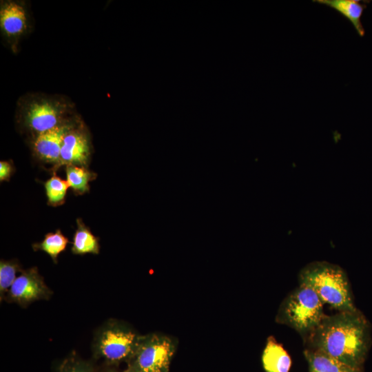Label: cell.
Segmentation results:
<instances>
[{
	"label": "cell",
	"mask_w": 372,
	"mask_h": 372,
	"mask_svg": "<svg viewBox=\"0 0 372 372\" xmlns=\"http://www.w3.org/2000/svg\"><path fill=\"white\" fill-rule=\"evenodd\" d=\"M305 338L306 349L319 351L346 364L362 368L370 344L369 325L358 309L323 317Z\"/></svg>",
	"instance_id": "cell-1"
},
{
	"label": "cell",
	"mask_w": 372,
	"mask_h": 372,
	"mask_svg": "<svg viewBox=\"0 0 372 372\" xmlns=\"http://www.w3.org/2000/svg\"><path fill=\"white\" fill-rule=\"evenodd\" d=\"M79 114L68 96L41 92H29L17 103L15 122L19 130L30 138L68 123Z\"/></svg>",
	"instance_id": "cell-2"
},
{
	"label": "cell",
	"mask_w": 372,
	"mask_h": 372,
	"mask_svg": "<svg viewBox=\"0 0 372 372\" xmlns=\"http://www.w3.org/2000/svg\"><path fill=\"white\" fill-rule=\"evenodd\" d=\"M300 285L312 289L322 302L339 311L357 309L353 304L347 276L338 265L327 261H314L299 273Z\"/></svg>",
	"instance_id": "cell-3"
},
{
	"label": "cell",
	"mask_w": 372,
	"mask_h": 372,
	"mask_svg": "<svg viewBox=\"0 0 372 372\" xmlns=\"http://www.w3.org/2000/svg\"><path fill=\"white\" fill-rule=\"evenodd\" d=\"M324 316L323 302L317 293L310 287L300 285L285 298L276 319L306 337Z\"/></svg>",
	"instance_id": "cell-4"
},
{
	"label": "cell",
	"mask_w": 372,
	"mask_h": 372,
	"mask_svg": "<svg viewBox=\"0 0 372 372\" xmlns=\"http://www.w3.org/2000/svg\"><path fill=\"white\" fill-rule=\"evenodd\" d=\"M92 148L90 132L81 118L65 134L59 162L54 172L63 165H76L88 168Z\"/></svg>",
	"instance_id": "cell-5"
},
{
	"label": "cell",
	"mask_w": 372,
	"mask_h": 372,
	"mask_svg": "<svg viewBox=\"0 0 372 372\" xmlns=\"http://www.w3.org/2000/svg\"><path fill=\"white\" fill-rule=\"evenodd\" d=\"M30 28V15L24 2L14 0L1 1L0 30L13 52H17L19 43Z\"/></svg>",
	"instance_id": "cell-6"
},
{
	"label": "cell",
	"mask_w": 372,
	"mask_h": 372,
	"mask_svg": "<svg viewBox=\"0 0 372 372\" xmlns=\"http://www.w3.org/2000/svg\"><path fill=\"white\" fill-rule=\"evenodd\" d=\"M81 118L79 115L68 123L30 138L33 157L41 163L52 165L50 170L54 172L59 162L64 136Z\"/></svg>",
	"instance_id": "cell-7"
},
{
	"label": "cell",
	"mask_w": 372,
	"mask_h": 372,
	"mask_svg": "<svg viewBox=\"0 0 372 372\" xmlns=\"http://www.w3.org/2000/svg\"><path fill=\"white\" fill-rule=\"evenodd\" d=\"M174 353L171 342L155 338L140 346L135 351L132 363L143 372H169Z\"/></svg>",
	"instance_id": "cell-8"
},
{
	"label": "cell",
	"mask_w": 372,
	"mask_h": 372,
	"mask_svg": "<svg viewBox=\"0 0 372 372\" xmlns=\"http://www.w3.org/2000/svg\"><path fill=\"white\" fill-rule=\"evenodd\" d=\"M134 336L129 331L109 330L99 343L101 355L109 362L116 363L134 355Z\"/></svg>",
	"instance_id": "cell-9"
},
{
	"label": "cell",
	"mask_w": 372,
	"mask_h": 372,
	"mask_svg": "<svg viewBox=\"0 0 372 372\" xmlns=\"http://www.w3.org/2000/svg\"><path fill=\"white\" fill-rule=\"evenodd\" d=\"M50 293L37 267L22 271L10 289V296L19 303L46 298Z\"/></svg>",
	"instance_id": "cell-10"
},
{
	"label": "cell",
	"mask_w": 372,
	"mask_h": 372,
	"mask_svg": "<svg viewBox=\"0 0 372 372\" xmlns=\"http://www.w3.org/2000/svg\"><path fill=\"white\" fill-rule=\"evenodd\" d=\"M265 372H289L291 360L281 344L269 338L262 356Z\"/></svg>",
	"instance_id": "cell-11"
},
{
	"label": "cell",
	"mask_w": 372,
	"mask_h": 372,
	"mask_svg": "<svg viewBox=\"0 0 372 372\" xmlns=\"http://www.w3.org/2000/svg\"><path fill=\"white\" fill-rule=\"evenodd\" d=\"M304 354L309 372H363L362 368L353 367L319 351L305 349Z\"/></svg>",
	"instance_id": "cell-12"
},
{
	"label": "cell",
	"mask_w": 372,
	"mask_h": 372,
	"mask_svg": "<svg viewBox=\"0 0 372 372\" xmlns=\"http://www.w3.org/2000/svg\"><path fill=\"white\" fill-rule=\"evenodd\" d=\"M314 2L330 7L345 18L354 26L360 37L364 35V29L361 23V17L365 6L357 0H315Z\"/></svg>",
	"instance_id": "cell-13"
},
{
	"label": "cell",
	"mask_w": 372,
	"mask_h": 372,
	"mask_svg": "<svg viewBox=\"0 0 372 372\" xmlns=\"http://www.w3.org/2000/svg\"><path fill=\"white\" fill-rule=\"evenodd\" d=\"M76 229L72 251L74 254H94L99 252V244L96 238L90 229L84 224L82 219H76Z\"/></svg>",
	"instance_id": "cell-14"
},
{
	"label": "cell",
	"mask_w": 372,
	"mask_h": 372,
	"mask_svg": "<svg viewBox=\"0 0 372 372\" xmlns=\"http://www.w3.org/2000/svg\"><path fill=\"white\" fill-rule=\"evenodd\" d=\"M66 180L75 195H82L90 191V182L96 177V173L87 167L76 165L65 166Z\"/></svg>",
	"instance_id": "cell-15"
},
{
	"label": "cell",
	"mask_w": 372,
	"mask_h": 372,
	"mask_svg": "<svg viewBox=\"0 0 372 372\" xmlns=\"http://www.w3.org/2000/svg\"><path fill=\"white\" fill-rule=\"evenodd\" d=\"M68 242V239L59 229H56L54 233L45 234L43 240L41 242L34 244L32 247L34 251L42 250L45 251L56 262L58 256L65 250Z\"/></svg>",
	"instance_id": "cell-16"
},
{
	"label": "cell",
	"mask_w": 372,
	"mask_h": 372,
	"mask_svg": "<svg viewBox=\"0 0 372 372\" xmlns=\"http://www.w3.org/2000/svg\"><path fill=\"white\" fill-rule=\"evenodd\" d=\"M47 196V203L52 207H57L64 204L68 187L67 180H64L53 173L51 178L44 183Z\"/></svg>",
	"instance_id": "cell-17"
},
{
	"label": "cell",
	"mask_w": 372,
	"mask_h": 372,
	"mask_svg": "<svg viewBox=\"0 0 372 372\" xmlns=\"http://www.w3.org/2000/svg\"><path fill=\"white\" fill-rule=\"evenodd\" d=\"M20 270L19 264L14 260H1L0 262V291L4 293L10 288L16 280V273Z\"/></svg>",
	"instance_id": "cell-18"
},
{
	"label": "cell",
	"mask_w": 372,
	"mask_h": 372,
	"mask_svg": "<svg viewBox=\"0 0 372 372\" xmlns=\"http://www.w3.org/2000/svg\"><path fill=\"white\" fill-rule=\"evenodd\" d=\"M59 372H93V371L87 364L74 358H70L63 362Z\"/></svg>",
	"instance_id": "cell-19"
},
{
	"label": "cell",
	"mask_w": 372,
	"mask_h": 372,
	"mask_svg": "<svg viewBox=\"0 0 372 372\" xmlns=\"http://www.w3.org/2000/svg\"><path fill=\"white\" fill-rule=\"evenodd\" d=\"M14 164L10 161H1L0 162V181H9L14 172Z\"/></svg>",
	"instance_id": "cell-20"
},
{
	"label": "cell",
	"mask_w": 372,
	"mask_h": 372,
	"mask_svg": "<svg viewBox=\"0 0 372 372\" xmlns=\"http://www.w3.org/2000/svg\"><path fill=\"white\" fill-rule=\"evenodd\" d=\"M124 372H143V371L139 370L137 367H136L133 364H130L127 369Z\"/></svg>",
	"instance_id": "cell-21"
},
{
	"label": "cell",
	"mask_w": 372,
	"mask_h": 372,
	"mask_svg": "<svg viewBox=\"0 0 372 372\" xmlns=\"http://www.w3.org/2000/svg\"><path fill=\"white\" fill-rule=\"evenodd\" d=\"M108 372H116V371H108Z\"/></svg>",
	"instance_id": "cell-22"
}]
</instances>
